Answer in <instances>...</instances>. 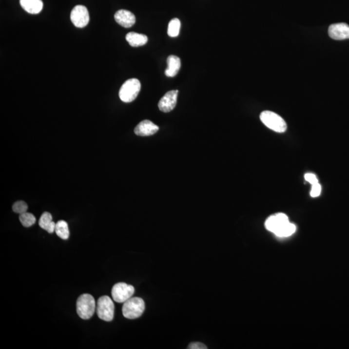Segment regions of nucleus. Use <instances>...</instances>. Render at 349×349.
Here are the masks:
<instances>
[{
  "label": "nucleus",
  "instance_id": "nucleus-16",
  "mask_svg": "<svg viewBox=\"0 0 349 349\" xmlns=\"http://www.w3.org/2000/svg\"><path fill=\"white\" fill-rule=\"evenodd\" d=\"M39 225L41 229L45 230L47 233H52L55 232L56 223L53 221V217L49 212H44L39 220Z\"/></svg>",
  "mask_w": 349,
  "mask_h": 349
},
{
  "label": "nucleus",
  "instance_id": "nucleus-3",
  "mask_svg": "<svg viewBox=\"0 0 349 349\" xmlns=\"http://www.w3.org/2000/svg\"><path fill=\"white\" fill-rule=\"evenodd\" d=\"M141 88L140 81L136 78L126 80L119 91V97L122 102L129 103L136 100Z\"/></svg>",
  "mask_w": 349,
  "mask_h": 349
},
{
  "label": "nucleus",
  "instance_id": "nucleus-6",
  "mask_svg": "<svg viewBox=\"0 0 349 349\" xmlns=\"http://www.w3.org/2000/svg\"><path fill=\"white\" fill-rule=\"evenodd\" d=\"M135 289L132 285L124 283H118L115 285L112 291L114 300L118 303H124L132 297L134 294Z\"/></svg>",
  "mask_w": 349,
  "mask_h": 349
},
{
  "label": "nucleus",
  "instance_id": "nucleus-14",
  "mask_svg": "<svg viewBox=\"0 0 349 349\" xmlns=\"http://www.w3.org/2000/svg\"><path fill=\"white\" fill-rule=\"evenodd\" d=\"M168 67L166 69L165 74L168 77H175L181 66L180 59L174 55H170L167 59Z\"/></svg>",
  "mask_w": 349,
  "mask_h": 349
},
{
  "label": "nucleus",
  "instance_id": "nucleus-23",
  "mask_svg": "<svg viewBox=\"0 0 349 349\" xmlns=\"http://www.w3.org/2000/svg\"><path fill=\"white\" fill-rule=\"evenodd\" d=\"M305 180L307 182H310L311 184H314L318 183V179L317 176L314 174H305Z\"/></svg>",
  "mask_w": 349,
  "mask_h": 349
},
{
  "label": "nucleus",
  "instance_id": "nucleus-11",
  "mask_svg": "<svg viewBox=\"0 0 349 349\" xmlns=\"http://www.w3.org/2000/svg\"><path fill=\"white\" fill-rule=\"evenodd\" d=\"M115 19L117 23L124 28H130L136 23L135 15L127 10H119L115 15Z\"/></svg>",
  "mask_w": 349,
  "mask_h": 349
},
{
  "label": "nucleus",
  "instance_id": "nucleus-13",
  "mask_svg": "<svg viewBox=\"0 0 349 349\" xmlns=\"http://www.w3.org/2000/svg\"><path fill=\"white\" fill-rule=\"evenodd\" d=\"M19 3L25 11L32 15L40 13L43 7L41 0H19Z\"/></svg>",
  "mask_w": 349,
  "mask_h": 349
},
{
  "label": "nucleus",
  "instance_id": "nucleus-24",
  "mask_svg": "<svg viewBox=\"0 0 349 349\" xmlns=\"http://www.w3.org/2000/svg\"><path fill=\"white\" fill-rule=\"evenodd\" d=\"M188 349H207V347L205 345L199 342L191 343L188 346Z\"/></svg>",
  "mask_w": 349,
  "mask_h": 349
},
{
  "label": "nucleus",
  "instance_id": "nucleus-22",
  "mask_svg": "<svg viewBox=\"0 0 349 349\" xmlns=\"http://www.w3.org/2000/svg\"><path fill=\"white\" fill-rule=\"evenodd\" d=\"M321 192V186L319 182L316 184H312V189H311L310 195L312 197H317L320 195Z\"/></svg>",
  "mask_w": 349,
  "mask_h": 349
},
{
  "label": "nucleus",
  "instance_id": "nucleus-7",
  "mask_svg": "<svg viewBox=\"0 0 349 349\" xmlns=\"http://www.w3.org/2000/svg\"><path fill=\"white\" fill-rule=\"evenodd\" d=\"M71 20L73 25L78 28L87 26L89 21V12L83 5H77L73 8L71 13Z\"/></svg>",
  "mask_w": 349,
  "mask_h": 349
},
{
  "label": "nucleus",
  "instance_id": "nucleus-17",
  "mask_svg": "<svg viewBox=\"0 0 349 349\" xmlns=\"http://www.w3.org/2000/svg\"><path fill=\"white\" fill-rule=\"evenodd\" d=\"M55 233L61 239L66 240L69 237L68 224L65 221H59L56 223Z\"/></svg>",
  "mask_w": 349,
  "mask_h": 349
},
{
  "label": "nucleus",
  "instance_id": "nucleus-19",
  "mask_svg": "<svg viewBox=\"0 0 349 349\" xmlns=\"http://www.w3.org/2000/svg\"><path fill=\"white\" fill-rule=\"evenodd\" d=\"M295 229H296L295 226L289 222V223L285 225L284 227H283L280 230H279V231L275 233V235L280 237H289V236L292 235V234L295 233Z\"/></svg>",
  "mask_w": 349,
  "mask_h": 349
},
{
  "label": "nucleus",
  "instance_id": "nucleus-21",
  "mask_svg": "<svg viewBox=\"0 0 349 349\" xmlns=\"http://www.w3.org/2000/svg\"><path fill=\"white\" fill-rule=\"evenodd\" d=\"M13 210L15 213H19L20 215V214L27 212L28 210V206L24 201H17L13 204Z\"/></svg>",
  "mask_w": 349,
  "mask_h": 349
},
{
  "label": "nucleus",
  "instance_id": "nucleus-4",
  "mask_svg": "<svg viewBox=\"0 0 349 349\" xmlns=\"http://www.w3.org/2000/svg\"><path fill=\"white\" fill-rule=\"evenodd\" d=\"M261 122L267 128L277 133H283L287 130L285 121L278 115L271 111H265L260 115Z\"/></svg>",
  "mask_w": 349,
  "mask_h": 349
},
{
  "label": "nucleus",
  "instance_id": "nucleus-5",
  "mask_svg": "<svg viewBox=\"0 0 349 349\" xmlns=\"http://www.w3.org/2000/svg\"><path fill=\"white\" fill-rule=\"evenodd\" d=\"M115 305L112 299L107 295H104L97 301V313L98 318L106 321L114 320Z\"/></svg>",
  "mask_w": 349,
  "mask_h": 349
},
{
  "label": "nucleus",
  "instance_id": "nucleus-18",
  "mask_svg": "<svg viewBox=\"0 0 349 349\" xmlns=\"http://www.w3.org/2000/svg\"><path fill=\"white\" fill-rule=\"evenodd\" d=\"M180 21L178 19H172L168 25V35L170 37L174 38L179 35Z\"/></svg>",
  "mask_w": 349,
  "mask_h": 349
},
{
  "label": "nucleus",
  "instance_id": "nucleus-20",
  "mask_svg": "<svg viewBox=\"0 0 349 349\" xmlns=\"http://www.w3.org/2000/svg\"><path fill=\"white\" fill-rule=\"evenodd\" d=\"M19 221L25 227H30L36 223V217L32 213L25 212L19 215Z\"/></svg>",
  "mask_w": 349,
  "mask_h": 349
},
{
  "label": "nucleus",
  "instance_id": "nucleus-8",
  "mask_svg": "<svg viewBox=\"0 0 349 349\" xmlns=\"http://www.w3.org/2000/svg\"><path fill=\"white\" fill-rule=\"evenodd\" d=\"M289 223V220L287 215L279 213L268 218L265 222V227L268 231L275 234Z\"/></svg>",
  "mask_w": 349,
  "mask_h": 349
},
{
  "label": "nucleus",
  "instance_id": "nucleus-15",
  "mask_svg": "<svg viewBox=\"0 0 349 349\" xmlns=\"http://www.w3.org/2000/svg\"><path fill=\"white\" fill-rule=\"evenodd\" d=\"M126 39L129 44L134 47L142 46V45H145L148 41L147 36L142 35V34L134 33V32H131V33L127 34Z\"/></svg>",
  "mask_w": 349,
  "mask_h": 349
},
{
  "label": "nucleus",
  "instance_id": "nucleus-9",
  "mask_svg": "<svg viewBox=\"0 0 349 349\" xmlns=\"http://www.w3.org/2000/svg\"><path fill=\"white\" fill-rule=\"evenodd\" d=\"M178 93V90H172L166 93L158 102L159 110L164 113L172 112L175 108Z\"/></svg>",
  "mask_w": 349,
  "mask_h": 349
},
{
  "label": "nucleus",
  "instance_id": "nucleus-10",
  "mask_svg": "<svg viewBox=\"0 0 349 349\" xmlns=\"http://www.w3.org/2000/svg\"><path fill=\"white\" fill-rule=\"evenodd\" d=\"M329 37L336 40L349 39V25L345 23H334L329 27Z\"/></svg>",
  "mask_w": 349,
  "mask_h": 349
},
{
  "label": "nucleus",
  "instance_id": "nucleus-2",
  "mask_svg": "<svg viewBox=\"0 0 349 349\" xmlns=\"http://www.w3.org/2000/svg\"><path fill=\"white\" fill-rule=\"evenodd\" d=\"M96 303L94 297L88 293H84L78 297L77 302V312L83 320H89L95 314Z\"/></svg>",
  "mask_w": 349,
  "mask_h": 349
},
{
  "label": "nucleus",
  "instance_id": "nucleus-12",
  "mask_svg": "<svg viewBox=\"0 0 349 349\" xmlns=\"http://www.w3.org/2000/svg\"><path fill=\"white\" fill-rule=\"evenodd\" d=\"M159 128L152 121L145 120L140 122L135 128V134L138 136H147L155 134Z\"/></svg>",
  "mask_w": 349,
  "mask_h": 349
},
{
  "label": "nucleus",
  "instance_id": "nucleus-1",
  "mask_svg": "<svg viewBox=\"0 0 349 349\" xmlns=\"http://www.w3.org/2000/svg\"><path fill=\"white\" fill-rule=\"evenodd\" d=\"M145 310V303L140 297H131L125 301L122 307L123 316L127 319L134 320L139 318Z\"/></svg>",
  "mask_w": 349,
  "mask_h": 349
}]
</instances>
